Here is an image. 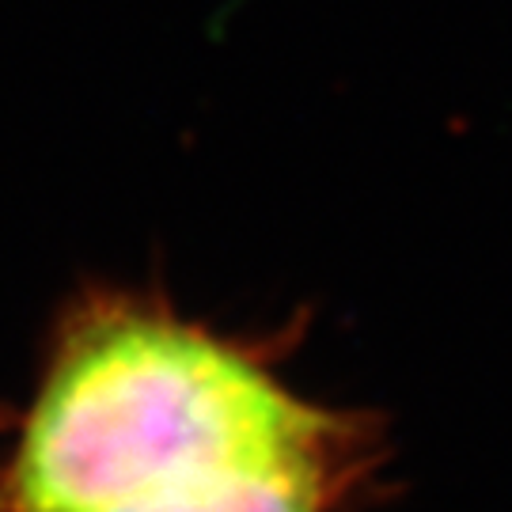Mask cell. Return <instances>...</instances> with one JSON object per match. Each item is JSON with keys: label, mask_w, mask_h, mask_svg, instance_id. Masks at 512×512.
I'll return each mask as SVG.
<instances>
[{"label": "cell", "mask_w": 512, "mask_h": 512, "mask_svg": "<svg viewBox=\"0 0 512 512\" xmlns=\"http://www.w3.org/2000/svg\"><path fill=\"white\" fill-rule=\"evenodd\" d=\"M346 414L304 395L270 342L152 296L92 293L57 327L0 512H103L190 467L319 437Z\"/></svg>", "instance_id": "6da1fadb"}, {"label": "cell", "mask_w": 512, "mask_h": 512, "mask_svg": "<svg viewBox=\"0 0 512 512\" xmlns=\"http://www.w3.org/2000/svg\"><path fill=\"white\" fill-rule=\"evenodd\" d=\"M384 437L349 410L311 440L190 467L103 512H346L384 467Z\"/></svg>", "instance_id": "7a4b0ae2"}]
</instances>
